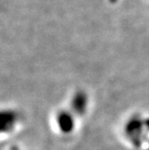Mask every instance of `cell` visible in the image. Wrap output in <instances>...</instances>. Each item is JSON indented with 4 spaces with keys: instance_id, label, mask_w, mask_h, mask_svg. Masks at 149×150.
Listing matches in <instances>:
<instances>
[{
    "instance_id": "1",
    "label": "cell",
    "mask_w": 149,
    "mask_h": 150,
    "mask_svg": "<svg viewBox=\"0 0 149 150\" xmlns=\"http://www.w3.org/2000/svg\"><path fill=\"white\" fill-rule=\"evenodd\" d=\"M16 119L13 114L4 112L0 113V131L7 132L13 128L16 123Z\"/></svg>"
},
{
    "instance_id": "2",
    "label": "cell",
    "mask_w": 149,
    "mask_h": 150,
    "mask_svg": "<svg viewBox=\"0 0 149 150\" xmlns=\"http://www.w3.org/2000/svg\"><path fill=\"white\" fill-rule=\"evenodd\" d=\"M57 123L59 125V128L63 131V132H70L73 129V125L74 121L72 119L66 114H60L58 117Z\"/></svg>"
}]
</instances>
